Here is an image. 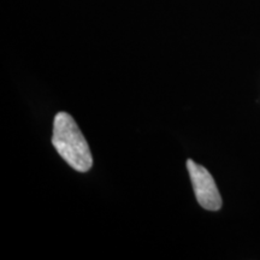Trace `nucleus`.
Instances as JSON below:
<instances>
[{
    "instance_id": "f257e3e1",
    "label": "nucleus",
    "mask_w": 260,
    "mask_h": 260,
    "mask_svg": "<svg viewBox=\"0 0 260 260\" xmlns=\"http://www.w3.org/2000/svg\"><path fill=\"white\" fill-rule=\"evenodd\" d=\"M52 144L74 170L87 172L92 169L93 157L89 146L69 113L59 112L54 117Z\"/></svg>"
},
{
    "instance_id": "f03ea898",
    "label": "nucleus",
    "mask_w": 260,
    "mask_h": 260,
    "mask_svg": "<svg viewBox=\"0 0 260 260\" xmlns=\"http://www.w3.org/2000/svg\"><path fill=\"white\" fill-rule=\"evenodd\" d=\"M187 168L190 175V181L193 184L198 203L209 211H218L222 207V198L216 186L212 175L201 165L197 164L191 159L187 160Z\"/></svg>"
}]
</instances>
